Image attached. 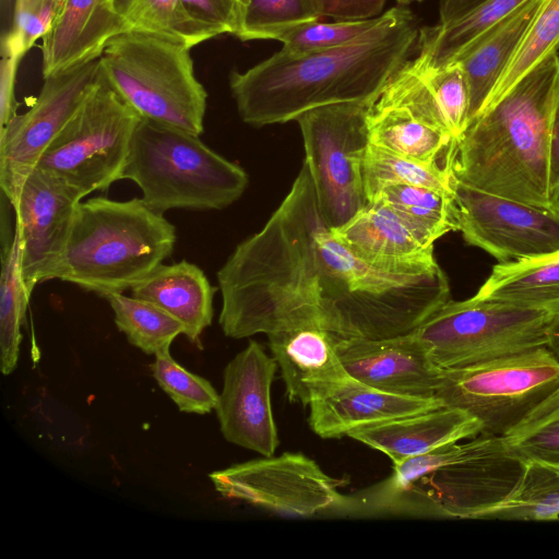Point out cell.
Returning <instances> with one entry per match:
<instances>
[{
	"label": "cell",
	"instance_id": "obj_42",
	"mask_svg": "<svg viewBox=\"0 0 559 559\" xmlns=\"http://www.w3.org/2000/svg\"><path fill=\"white\" fill-rule=\"evenodd\" d=\"M190 19L212 38L222 34L236 35L241 19L239 0H180Z\"/></svg>",
	"mask_w": 559,
	"mask_h": 559
},
{
	"label": "cell",
	"instance_id": "obj_32",
	"mask_svg": "<svg viewBox=\"0 0 559 559\" xmlns=\"http://www.w3.org/2000/svg\"><path fill=\"white\" fill-rule=\"evenodd\" d=\"M362 178L367 202L388 186L427 187L454 195L452 169L413 159L368 144L362 162Z\"/></svg>",
	"mask_w": 559,
	"mask_h": 559
},
{
	"label": "cell",
	"instance_id": "obj_51",
	"mask_svg": "<svg viewBox=\"0 0 559 559\" xmlns=\"http://www.w3.org/2000/svg\"><path fill=\"white\" fill-rule=\"evenodd\" d=\"M240 4H241V9H243V7L247 4L248 0H239Z\"/></svg>",
	"mask_w": 559,
	"mask_h": 559
},
{
	"label": "cell",
	"instance_id": "obj_11",
	"mask_svg": "<svg viewBox=\"0 0 559 559\" xmlns=\"http://www.w3.org/2000/svg\"><path fill=\"white\" fill-rule=\"evenodd\" d=\"M225 498L295 516L338 513L346 496L336 479L302 453L285 452L231 465L210 474Z\"/></svg>",
	"mask_w": 559,
	"mask_h": 559
},
{
	"label": "cell",
	"instance_id": "obj_20",
	"mask_svg": "<svg viewBox=\"0 0 559 559\" xmlns=\"http://www.w3.org/2000/svg\"><path fill=\"white\" fill-rule=\"evenodd\" d=\"M127 31L114 0H63L40 46L43 78L98 59L106 44Z\"/></svg>",
	"mask_w": 559,
	"mask_h": 559
},
{
	"label": "cell",
	"instance_id": "obj_15",
	"mask_svg": "<svg viewBox=\"0 0 559 559\" xmlns=\"http://www.w3.org/2000/svg\"><path fill=\"white\" fill-rule=\"evenodd\" d=\"M82 200L38 167L24 181L11 206L21 238V273L29 295L37 284L53 280Z\"/></svg>",
	"mask_w": 559,
	"mask_h": 559
},
{
	"label": "cell",
	"instance_id": "obj_45",
	"mask_svg": "<svg viewBox=\"0 0 559 559\" xmlns=\"http://www.w3.org/2000/svg\"><path fill=\"white\" fill-rule=\"evenodd\" d=\"M549 192L559 206V98L556 106L549 145Z\"/></svg>",
	"mask_w": 559,
	"mask_h": 559
},
{
	"label": "cell",
	"instance_id": "obj_40",
	"mask_svg": "<svg viewBox=\"0 0 559 559\" xmlns=\"http://www.w3.org/2000/svg\"><path fill=\"white\" fill-rule=\"evenodd\" d=\"M63 0H15L12 23L1 38V53L23 58L51 29Z\"/></svg>",
	"mask_w": 559,
	"mask_h": 559
},
{
	"label": "cell",
	"instance_id": "obj_31",
	"mask_svg": "<svg viewBox=\"0 0 559 559\" xmlns=\"http://www.w3.org/2000/svg\"><path fill=\"white\" fill-rule=\"evenodd\" d=\"M29 294L21 273V238L14 226L13 236L3 249L0 278V367L3 374L16 368Z\"/></svg>",
	"mask_w": 559,
	"mask_h": 559
},
{
	"label": "cell",
	"instance_id": "obj_30",
	"mask_svg": "<svg viewBox=\"0 0 559 559\" xmlns=\"http://www.w3.org/2000/svg\"><path fill=\"white\" fill-rule=\"evenodd\" d=\"M480 520H559V464L524 463L520 480L499 504Z\"/></svg>",
	"mask_w": 559,
	"mask_h": 559
},
{
	"label": "cell",
	"instance_id": "obj_4",
	"mask_svg": "<svg viewBox=\"0 0 559 559\" xmlns=\"http://www.w3.org/2000/svg\"><path fill=\"white\" fill-rule=\"evenodd\" d=\"M176 227L141 198L81 201L53 280L103 297L148 276L175 249Z\"/></svg>",
	"mask_w": 559,
	"mask_h": 559
},
{
	"label": "cell",
	"instance_id": "obj_10",
	"mask_svg": "<svg viewBox=\"0 0 559 559\" xmlns=\"http://www.w3.org/2000/svg\"><path fill=\"white\" fill-rule=\"evenodd\" d=\"M371 103L318 107L297 118L320 211L330 227L350 219L366 204L362 162L369 144Z\"/></svg>",
	"mask_w": 559,
	"mask_h": 559
},
{
	"label": "cell",
	"instance_id": "obj_49",
	"mask_svg": "<svg viewBox=\"0 0 559 559\" xmlns=\"http://www.w3.org/2000/svg\"><path fill=\"white\" fill-rule=\"evenodd\" d=\"M14 2H15V0H1L2 10L5 11L7 8H9V10L11 8L12 11H13Z\"/></svg>",
	"mask_w": 559,
	"mask_h": 559
},
{
	"label": "cell",
	"instance_id": "obj_7",
	"mask_svg": "<svg viewBox=\"0 0 559 559\" xmlns=\"http://www.w3.org/2000/svg\"><path fill=\"white\" fill-rule=\"evenodd\" d=\"M552 313L476 296L449 300L413 333L441 369L464 368L547 346Z\"/></svg>",
	"mask_w": 559,
	"mask_h": 559
},
{
	"label": "cell",
	"instance_id": "obj_35",
	"mask_svg": "<svg viewBox=\"0 0 559 559\" xmlns=\"http://www.w3.org/2000/svg\"><path fill=\"white\" fill-rule=\"evenodd\" d=\"M558 45L559 0H543L530 28L489 95L481 111L504 96L516 82L545 57L558 51Z\"/></svg>",
	"mask_w": 559,
	"mask_h": 559
},
{
	"label": "cell",
	"instance_id": "obj_47",
	"mask_svg": "<svg viewBox=\"0 0 559 559\" xmlns=\"http://www.w3.org/2000/svg\"><path fill=\"white\" fill-rule=\"evenodd\" d=\"M547 347L559 360V312L552 313L547 328Z\"/></svg>",
	"mask_w": 559,
	"mask_h": 559
},
{
	"label": "cell",
	"instance_id": "obj_33",
	"mask_svg": "<svg viewBox=\"0 0 559 559\" xmlns=\"http://www.w3.org/2000/svg\"><path fill=\"white\" fill-rule=\"evenodd\" d=\"M112 312L119 331L130 344L148 355H156L170 348L171 343L185 326L176 318L156 305L122 293L104 297Z\"/></svg>",
	"mask_w": 559,
	"mask_h": 559
},
{
	"label": "cell",
	"instance_id": "obj_34",
	"mask_svg": "<svg viewBox=\"0 0 559 559\" xmlns=\"http://www.w3.org/2000/svg\"><path fill=\"white\" fill-rule=\"evenodd\" d=\"M131 31L155 34L192 48L212 37L194 23L180 0H114Z\"/></svg>",
	"mask_w": 559,
	"mask_h": 559
},
{
	"label": "cell",
	"instance_id": "obj_39",
	"mask_svg": "<svg viewBox=\"0 0 559 559\" xmlns=\"http://www.w3.org/2000/svg\"><path fill=\"white\" fill-rule=\"evenodd\" d=\"M388 17L382 14L365 20H334L305 24L281 38L282 49L290 53H304L350 45L369 35Z\"/></svg>",
	"mask_w": 559,
	"mask_h": 559
},
{
	"label": "cell",
	"instance_id": "obj_24",
	"mask_svg": "<svg viewBox=\"0 0 559 559\" xmlns=\"http://www.w3.org/2000/svg\"><path fill=\"white\" fill-rule=\"evenodd\" d=\"M367 129L372 145L453 170L456 140L420 118L384 87L368 108Z\"/></svg>",
	"mask_w": 559,
	"mask_h": 559
},
{
	"label": "cell",
	"instance_id": "obj_46",
	"mask_svg": "<svg viewBox=\"0 0 559 559\" xmlns=\"http://www.w3.org/2000/svg\"><path fill=\"white\" fill-rule=\"evenodd\" d=\"M486 0H439V22L455 20Z\"/></svg>",
	"mask_w": 559,
	"mask_h": 559
},
{
	"label": "cell",
	"instance_id": "obj_26",
	"mask_svg": "<svg viewBox=\"0 0 559 559\" xmlns=\"http://www.w3.org/2000/svg\"><path fill=\"white\" fill-rule=\"evenodd\" d=\"M542 3L543 0L525 1L469 44L452 61L462 66L467 80L469 123L481 111Z\"/></svg>",
	"mask_w": 559,
	"mask_h": 559
},
{
	"label": "cell",
	"instance_id": "obj_13",
	"mask_svg": "<svg viewBox=\"0 0 559 559\" xmlns=\"http://www.w3.org/2000/svg\"><path fill=\"white\" fill-rule=\"evenodd\" d=\"M457 231L499 263L559 253V212L468 187L455 179Z\"/></svg>",
	"mask_w": 559,
	"mask_h": 559
},
{
	"label": "cell",
	"instance_id": "obj_17",
	"mask_svg": "<svg viewBox=\"0 0 559 559\" xmlns=\"http://www.w3.org/2000/svg\"><path fill=\"white\" fill-rule=\"evenodd\" d=\"M335 346L355 380L396 395L436 396L442 369L432 362L413 332L381 340L335 335Z\"/></svg>",
	"mask_w": 559,
	"mask_h": 559
},
{
	"label": "cell",
	"instance_id": "obj_28",
	"mask_svg": "<svg viewBox=\"0 0 559 559\" xmlns=\"http://www.w3.org/2000/svg\"><path fill=\"white\" fill-rule=\"evenodd\" d=\"M527 0H486L447 23L419 28L416 56L428 68L451 63L469 44Z\"/></svg>",
	"mask_w": 559,
	"mask_h": 559
},
{
	"label": "cell",
	"instance_id": "obj_9",
	"mask_svg": "<svg viewBox=\"0 0 559 559\" xmlns=\"http://www.w3.org/2000/svg\"><path fill=\"white\" fill-rule=\"evenodd\" d=\"M100 67V66H99ZM141 117L100 78L37 167L82 199L120 180Z\"/></svg>",
	"mask_w": 559,
	"mask_h": 559
},
{
	"label": "cell",
	"instance_id": "obj_12",
	"mask_svg": "<svg viewBox=\"0 0 559 559\" xmlns=\"http://www.w3.org/2000/svg\"><path fill=\"white\" fill-rule=\"evenodd\" d=\"M100 78L99 60L44 78L33 105L0 129V185L12 205L27 176Z\"/></svg>",
	"mask_w": 559,
	"mask_h": 559
},
{
	"label": "cell",
	"instance_id": "obj_48",
	"mask_svg": "<svg viewBox=\"0 0 559 559\" xmlns=\"http://www.w3.org/2000/svg\"><path fill=\"white\" fill-rule=\"evenodd\" d=\"M559 407V389L544 401L535 411V417H542Z\"/></svg>",
	"mask_w": 559,
	"mask_h": 559
},
{
	"label": "cell",
	"instance_id": "obj_44",
	"mask_svg": "<svg viewBox=\"0 0 559 559\" xmlns=\"http://www.w3.org/2000/svg\"><path fill=\"white\" fill-rule=\"evenodd\" d=\"M22 58L11 53H1L0 66V129H2L15 115L16 102L14 87L17 68Z\"/></svg>",
	"mask_w": 559,
	"mask_h": 559
},
{
	"label": "cell",
	"instance_id": "obj_27",
	"mask_svg": "<svg viewBox=\"0 0 559 559\" xmlns=\"http://www.w3.org/2000/svg\"><path fill=\"white\" fill-rule=\"evenodd\" d=\"M475 296L559 312V253L496 264Z\"/></svg>",
	"mask_w": 559,
	"mask_h": 559
},
{
	"label": "cell",
	"instance_id": "obj_36",
	"mask_svg": "<svg viewBox=\"0 0 559 559\" xmlns=\"http://www.w3.org/2000/svg\"><path fill=\"white\" fill-rule=\"evenodd\" d=\"M321 19L313 0H248L236 37L281 40L287 33Z\"/></svg>",
	"mask_w": 559,
	"mask_h": 559
},
{
	"label": "cell",
	"instance_id": "obj_50",
	"mask_svg": "<svg viewBox=\"0 0 559 559\" xmlns=\"http://www.w3.org/2000/svg\"><path fill=\"white\" fill-rule=\"evenodd\" d=\"M397 5L407 7L414 2H421L424 0H395Z\"/></svg>",
	"mask_w": 559,
	"mask_h": 559
},
{
	"label": "cell",
	"instance_id": "obj_1",
	"mask_svg": "<svg viewBox=\"0 0 559 559\" xmlns=\"http://www.w3.org/2000/svg\"><path fill=\"white\" fill-rule=\"evenodd\" d=\"M224 334L319 328L345 338L412 333L450 300L440 265L393 272L357 258L320 211L307 164L280 206L216 274Z\"/></svg>",
	"mask_w": 559,
	"mask_h": 559
},
{
	"label": "cell",
	"instance_id": "obj_8",
	"mask_svg": "<svg viewBox=\"0 0 559 559\" xmlns=\"http://www.w3.org/2000/svg\"><path fill=\"white\" fill-rule=\"evenodd\" d=\"M559 389V360L547 346L464 368L442 369L443 406L481 423V436L503 437Z\"/></svg>",
	"mask_w": 559,
	"mask_h": 559
},
{
	"label": "cell",
	"instance_id": "obj_2",
	"mask_svg": "<svg viewBox=\"0 0 559 559\" xmlns=\"http://www.w3.org/2000/svg\"><path fill=\"white\" fill-rule=\"evenodd\" d=\"M418 34L412 11L397 5L350 45L304 53L281 49L243 72L233 70L228 82L238 114L260 128L326 105L372 103L416 50Z\"/></svg>",
	"mask_w": 559,
	"mask_h": 559
},
{
	"label": "cell",
	"instance_id": "obj_29",
	"mask_svg": "<svg viewBox=\"0 0 559 559\" xmlns=\"http://www.w3.org/2000/svg\"><path fill=\"white\" fill-rule=\"evenodd\" d=\"M371 200L389 206L427 247H432L449 231H457L453 194L427 187L393 185L384 187L368 201Z\"/></svg>",
	"mask_w": 559,
	"mask_h": 559
},
{
	"label": "cell",
	"instance_id": "obj_6",
	"mask_svg": "<svg viewBox=\"0 0 559 559\" xmlns=\"http://www.w3.org/2000/svg\"><path fill=\"white\" fill-rule=\"evenodd\" d=\"M186 45L151 33L112 37L98 60L110 87L142 118L200 136L207 93Z\"/></svg>",
	"mask_w": 559,
	"mask_h": 559
},
{
	"label": "cell",
	"instance_id": "obj_3",
	"mask_svg": "<svg viewBox=\"0 0 559 559\" xmlns=\"http://www.w3.org/2000/svg\"><path fill=\"white\" fill-rule=\"evenodd\" d=\"M558 98L559 53L555 51L468 124L455 151V179L559 212L549 192V145Z\"/></svg>",
	"mask_w": 559,
	"mask_h": 559
},
{
	"label": "cell",
	"instance_id": "obj_52",
	"mask_svg": "<svg viewBox=\"0 0 559 559\" xmlns=\"http://www.w3.org/2000/svg\"><path fill=\"white\" fill-rule=\"evenodd\" d=\"M558 51H559V45H558Z\"/></svg>",
	"mask_w": 559,
	"mask_h": 559
},
{
	"label": "cell",
	"instance_id": "obj_14",
	"mask_svg": "<svg viewBox=\"0 0 559 559\" xmlns=\"http://www.w3.org/2000/svg\"><path fill=\"white\" fill-rule=\"evenodd\" d=\"M524 463L502 437L477 436L438 467L429 484L442 518L478 519L514 489Z\"/></svg>",
	"mask_w": 559,
	"mask_h": 559
},
{
	"label": "cell",
	"instance_id": "obj_18",
	"mask_svg": "<svg viewBox=\"0 0 559 559\" xmlns=\"http://www.w3.org/2000/svg\"><path fill=\"white\" fill-rule=\"evenodd\" d=\"M331 228L357 258L376 267L424 272L439 265L433 246L421 243L401 218L378 200L368 201L346 223Z\"/></svg>",
	"mask_w": 559,
	"mask_h": 559
},
{
	"label": "cell",
	"instance_id": "obj_37",
	"mask_svg": "<svg viewBox=\"0 0 559 559\" xmlns=\"http://www.w3.org/2000/svg\"><path fill=\"white\" fill-rule=\"evenodd\" d=\"M413 59L442 116L447 131L459 142L469 123V91L462 66L451 62L433 69L425 67L417 57Z\"/></svg>",
	"mask_w": 559,
	"mask_h": 559
},
{
	"label": "cell",
	"instance_id": "obj_38",
	"mask_svg": "<svg viewBox=\"0 0 559 559\" xmlns=\"http://www.w3.org/2000/svg\"><path fill=\"white\" fill-rule=\"evenodd\" d=\"M151 371L159 388L180 412L203 415L215 411L219 394L214 386L179 365L169 349L155 355Z\"/></svg>",
	"mask_w": 559,
	"mask_h": 559
},
{
	"label": "cell",
	"instance_id": "obj_41",
	"mask_svg": "<svg viewBox=\"0 0 559 559\" xmlns=\"http://www.w3.org/2000/svg\"><path fill=\"white\" fill-rule=\"evenodd\" d=\"M502 438L523 463L559 464V407Z\"/></svg>",
	"mask_w": 559,
	"mask_h": 559
},
{
	"label": "cell",
	"instance_id": "obj_19",
	"mask_svg": "<svg viewBox=\"0 0 559 559\" xmlns=\"http://www.w3.org/2000/svg\"><path fill=\"white\" fill-rule=\"evenodd\" d=\"M292 402L310 405L352 379L335 346V334L319 328H300L267 335Z\"/></svg>",
	"mask_w": 559,
	"mask_h": 559
},
{
	"label": "cell",
	"instance_id": "obj_21",
	"mask_svg": "<svg viewBox=\"0 0 559 559\" xmlns=\"http://www.w3.org/2000/svg\"><path fill=\"white\" fill-rule=\"evenodd\" d=\"M461 450L462 444L459 442L450 443L393 464V472L388 478L346 496L338 514L442 518L429 478Z\"/></svg>",
	"mask_w": 559,
	"mask_h": 559
},
{
	"label": "cell",
	"instance_id": "obj_16",
	"mask_svg": "<svg viewBox=\"0 0 559 559\" xmlns=\"http://www.w3.org/2000/svg\"><path fill=\"white\" fill-rule=\"evenodd\" d=\"M277 368L260 343L249 341L226 365L215 408L224 438L263 456L274 455L280 444L271 405Z\"/></svg>",
	"mask_w": 559,
	"mask_h": 559
},
{
	"label": "cell",
	"instance_id": "obj_23",
	"mask_svg": "<svg viewBox=\"0 0 559 559\" xmlns=\"http://www.w3.org/2000/svg\"><path fill=\"white\" fill-rule=\"evenodd\" d=\"M481 423L465 411L443 406L354 429L347 437L376 449L397 464L440 447L475 438Z\"/></svg>",
	"mask_w": 559,
	"mask_h": 559
},
{
	"label": "cell",
	"instance_id": "obj_22",
	"mask_svg": "<svg viewBox=\"0 0 559 559\" xmlns=\"http://www.w3.org/2000/svg\"><path fill=\"white\" fill-rule=\"evenodd\" d=\"M309 425L323 439L341 438L354 429L443 407L433 397L384 392L354 378L310 403Z\"/></svg>",
	"mask_w": 559,
	"mask_h": 559
},
{
	"label": "cell",
	"instance_id": "obj_5",
	"mask_svg": "<svg viewBox=\"0 0 559 559\" xmlns=\"http://www.w3.org/2000/svg\"><path fill=\"white\" fill-rule=\"evenodd\" d=\"M131 180L141 199L164 214L174 209L222 210L236 202L248 175L198 135L140 119L120 180Z\"/></svg>",
	"mask_w": 559,
	"mask_h": 559
},
{
	"label": "cell",
	"instance_id": "obj_25",
	"mask_svg": "<svg viewBox=\"0 0 559 559\" xmlns=\"http://www.w3.org/2000/svg\"><path fill=\"white\" fill-rule=\"evenodd\" d=\"M216 290L203 270L187 260L160 264L131 288L134 297L156 305L180 321L191 343H199L212 323Z\"/></svg>",
	"mask_w": 559,
	"mask_h": 559
},
{
	"label": "cell",
	"instance_id": "obj_43",
	"mask_svg": "<svg viewBox=\"0 0 559 559\" xmlns=\"http://www.w3.org/2000/svg\"><path fill=\"white\" fill-rule=\"evenodd\" d=\"M321 17L365 20L379 16L386 0H313Z\"/></svg>",
	"mask_w": 559,
	"mask_h": 559
}]
</instances>
